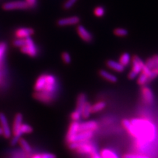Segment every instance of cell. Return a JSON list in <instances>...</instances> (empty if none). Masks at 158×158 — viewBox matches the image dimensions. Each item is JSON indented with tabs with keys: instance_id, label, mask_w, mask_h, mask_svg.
<instances>
[{
	"instance_id": "obj_1",
	"label": "cell",
	"mask_w": 158,
	"mask_h": 158,
	"mask_svg": "<svg viewBox=\"0 0 158 158\" xmlns=\"http://www.w3.org/2000/svg\"><path fill=\"white\" fill-rule=\"evenodd\" d=\"M122 125L128 134L135 138L140 147H146L156 140V126L147 118H135L131 120L125 118L122 121Z\"/></svg>"
},
{
	"instance_id": "obj_2",
	"label": "cell",
	"mask_w": 158,
	"mask_h": 158,
	"mask_svg": "<svg viewBox=\"0 0 158 158\" xmlns=\"http://www.w3.org/2000/svg\"><path fill=\"white\" fill-rule=\"evenodd\" d=\"M34 92H47L57 94L58 82L57 78L51 74H42L35 81L34 85Z\"/></svg>"
},
{
	"instance_id": "obj_3",
	"label": "cell",
	"mask_w": 158,
	"mask_h": 158,
	"mask_svg": "<svg viewBox=\"0 0 158 158\" xmlns=\"http://www.w3.org/2000/svg\"><path fill=\"white\" fill-rule=\"evenodd\" d=\"M69 149L75 151L79 154L82 155H92L97 152L95 146L90 142V140L76 142L69 144Z\"/></svg>"
},
{
	"instance_id": "obj_4",
	"label": "cell",
	"mask_w": 158,
	"mask_h": 158,
	"mask_svg": "<svg viewBox=\"0 0 158 158\" xmlns=\"http://www.w3.org/2000/svg\"><path fill=\"white\" fill-rule=\"evenodd\" d=\"M23 123V116L21 113H18L15 115L13 119V127H12V135L13 137L11 140V145L14 146L19 142L20 138L22 137V135L20 132L21 125Z\"/></svg>"
},
{
	"instance_id": "obj_5",
	"label": "cell",
	"mask_w": 158,
	"mask_h": 158,
	"mask_svg": "<svg viewBox=\"0 0 158 158\" xmlns=\"http://www.w3.org/2000/svg\"><path fill=\"white\" fill-rule=\"evenodd\" d=\"M132 68L130 72L128 73V78L130 80H134L138 77L139 74L142 72V69L145 65V62L143 61L140 57L138 56H133L131 59Z\"/></svg>"
},
{
	"instance_id": "obj_6",
	"label": "cell",
	"mask_w": 158,
	"mask_h": 158,
	"mask_svg": "<svg viewBox=\"0 0 158 158\" xmlns=\"http://www.w3.org/2000/svg\"><path fill=\"white\" fill-rule=\"evenodd\" d=\"M22 53L27 54L31 57H35L38 55V48L31 37L26 38V43L24 46L20 48Z\"/></svg>"
},
{
	"instance_id": "obj_7",
	"label": "cell",
	"mask_w": 158,
	"mask_h": 158,
	"mask_svg": "<svg viewBox=\"0 0 158 158\" xmlns=\"http://www.w3.org/2000/svg\"><path fill=\"white\" fill-rule=\"evenodd\" d=\"M56 94L47 92H34L33 97L36 100L44 103H50L56 98Z\"/></svg>"
},
{
	"instance_id": "obj_8",
	"label": "cell",
	"mask_w": 158,
	"mask_h": 158,
	"mask_svg": "<svg viewBox=\"0 0 158 158\" xmlns=\"http://www.w3.org/2000/svg\"><path fill=\"white\" fill-rule=\"evenodd\" d=\"M141 96L142 102L146 105L151 106L154 102V95L152 89L146 85L142 86L141 88Z\"/></svg>"
},
{
	"instance_id": "obj_9",
	"label": "cell",
	"mask_w": 158,
	"mask_h": 158,
	"mask_svg": "<svg viewBox=\"0 0 158 158\" xmlns=\"http://www.w3.org/2000/svg\"><path fill=\"white\" fill-rule=\"evenodd\" d=\"M0 126L3 131V136L9 139L12 136V130L10 127L9 121L3 113H0Z\"/></svg>"
},
{
	"instance_id": "obj_10",
	"label": "cell",
	"mask_w": 158,
	"mask_h": 158,
	"mask_svg": "<svg viewBox=\"0 0 158 158\" xmlns=\"http://www.w3.org/2000/svg\"><path fill=\"white\" fill-rule=\"evenodd\" d=\"M30 8L26 1H16L4 3L3 9L6 11H11L15 9H26Z\"/></svg>"
},
{
	"instance_id": "obj_11",
	"label": "cell",
	"mask_w": 158,
	"mask_h": 158,
	"mask_svg": "<svg viewBox=\"0 0 158 158\" xmlns=\"http://www.w3.org/2000/svg\"><path fill=\"white\" fill-rule=\"evenodd\" d=\"M94 131H79L77 134L72 138V140H71L70 142L69 143V144H71V143L76 142L90 140L94 136Z\"/></svg>"
},
{
	"instance_id": "obj_12",
	"label": "cell",
	"mask_w": 158,
	"mask_h": 158,
	"mask_svg": "<svg viewBox=\"0 0 158 158\" xmlns=\"http://www.w3.org/2000/svg\"><path fill=\"white\" fill-rule=\"evenodd\" d=\"M79 124H80V123L78 121H73L71 124L69 125L66 135V141L68 144L71 142L72 138L79 132Z\"/></svg>"
},
{
	"instance_id": "obj_13",
	"label": "cell",
	"mask_w": 158,
	"mask_h": 158,
	"mask_svg": "<svg viewBox=\"0 0 158 158\" xmlns=\"http://www.w3.org/2000/svg\"><path fill=\"white\" fill-rule=\"evenodd\" d=\"M99 128L98 123L96 121H88L80 123L79 124V131H94L95 132Z\"/></svg>"
},
{
	"instance_id": "obj_14",
	"label": "cell",
	"mask_w": 158,
	"mask_h": 158,
	"mask_svg": "<svg viewBox=\"0 0 158 158\" xmlns=\"http://www.w3.org/2000/svg\"><path fill=\"white\" fill-rule=\"evenodd\" d=\"M77 33L83 41L87 43H90L93 40L92 34L82 25H79L77 28Z\"/></svg>"
},
{
	"instance_id": "obj_15",
	"label": "cell",
	"mask_w": 158,
	"mask_h": 158,
	"mask_svg": "<svg viewBox=\"0 0 158 158\" xmlns=\"http://www.w3.org/2000/svg\"><path fill=\"white\" fill-rule=\"evenodd\" d=\"M80 22V18L77 16H73L70 17H66L59 19L57 24L59 27H65L69 25H75Z\"/></svg>"
},
{
	"instance_id": "obj_16",
	"label": "cell",
	"mask_w": 158,
	"mask_h": 158,
	"mask_svg": "<svg viewBox=\"0 0 158 158\" xmlns=\"http://www.w3.org/2000/svg\"><path fill=\"white\" fill-rule=\"evenodd\" d=\"M34 34V30L31 28H20L15 31V36L19 38H27Z\"/></svg>"
},
{
	"instance_id": "obj_17",
	"label": "cell",
	"mask_w": 158,
	"mask_h": 158,
	"mask_svg": "<svg viewBox=\"0 0 158 158\" xmlns=\"http://www.w3.org/2000/svg\"><path fill=\"white\" fill-rule=\"evenodd\" d=\"M106 65L109 68L117 73H122L124 71L125 69V67L121 65L119 62L115 61L114 60H111V59H110V60H108L107 61Z\"/></svg>"
},
{
	"instance_id": "obj_18",
	"label": "cell",
	"mask_w": 158,
	"mask_h": 158,
	"mask_svg": "<svg viewBox=\"0 0 158 158\" xmlns=\"http://www.w3.org/2000/svg\"><path fill=\"white\" fill-rule=\"evenodd\" d=\"M99 73H100V75L103 78H104L105 80L107 81L108 82L115 83L118 81V78L115 75H114L113 74L110 73L107 71L103 70V69H102V70H100V72H99Z\"/></svg>"
},
{
	"instance_id": "obj_19",
	"label": "cell",
	"mask_w": 158,
	"mask_h": 158,
	"mask_svg": "<svg viewBox=\"0 0 158 158\" xmlns=\"http://www.w3.org/2000/svg\"><path fill=\"white\" fill-rule=\"evenodd\" d=\"M100 155L102 158H119L116 153L112 150L108 148H103L100 153Z\"/></svg>"
},
{
	"instance_id": "obj_20",
	"label": "cell",
	"mask_w": 158,
	"mask_h": 158,
	"mask_svg": "<svg viewBox=\"0 0 158 158\" xmlns=\"http://www.w3.org/2000/svg\"><path fill=\"white\" fill-rule=\"evenodd\" d=\"M18 143L20 147H21V148L22 149V150L24 151V152L27 153V154H31V153L32 152L31 146L30 145L28 141L24 139V138H20Z\"/></svg>"
},
{
	"instance_id": "obj_21",
	"label": "cell",
	"mask_w": 158,
	"mask_h": 158,
	"mask_svg": "<svg viewBox=\"0 0 158 158\" xmlns=\"http://www.w3.org/2000/svg\"><path fill=\"white\" fill-rule=\"evenodd\" d=\"M145 65L151 70L158 67V55H154L148 58L145 62Z\"/></svg>"
},
{
	"instance_id": "obj_22",
	"label": "cell",
	"mask_w": 158,
	"mask_h": 158,
	"mask_svg": "<svg viewBox=\"0 0 158 158\" xmlns=\"http://www.w3.org/2000/svg\"><path fill=\"white\" fill-rule=\"evenodd\" d=\"M91 106L92 104L88 102V101L85 103L81 109V113H82V117L83 118H88L90 116L92 113V110H91Z\"/></svg>"
},
{
	"instance_id": "obj_23",
	"label": "cell",
	"mask_w": 158,
	"mask_h": 158,
	"mask_svg": "<svg viewBox=\"0 0 158 158\" xmlns=\"http://www.w3.org/2000/svg\"><path fill=\"white\" fill-rule=\"evenodd\" d=\"M106 107V103L103 101H99L92 105L91 110L92 113H98L104 110Z\"/></svg>"
},
{
	"instance_id": "obj_24",
	"label": "cell",
	"mask_w": 158,
	"mask_h": 158,
	"mask_svg": "<svg viewBox=\"0 0 158 158\" xmlns=\"http://www.w3.org/2000/svg\"><path fill=\"white\" fill-rule=\"evenodd\" d=\"M131 59L132 58L130 54L127 52H125L123 53L120 56L119 59H118V62L124 67H127L128 65H129V64L131 62Z\"/></svg>"
},
{
	"instance_id": "obj_25",
	"label": "cell",
	"mask_w": 158,
	"mask_h": 158,
	"mask_svg": "<svg viewBox=\"0 0 158 158\" xmlns=\"http://www.w3.org/2000/svg\"><path fill=\"white\" fill-rule=\"evenodd\" d=\"M87 96L85 93H81L78 96L77 100V107L76 109L81 111V109L85 103L87 102Z\"/></svg>"
},
{
	"instance_id": "obj_26",
	"label": "cell",
	"mask_w": 158,
	"mask_h": 158,
	"mask_svg": "<svg viewBox=\"0 0 158 158\" xmlns=\"http://www.w3.org/2000/svg\"><path fill=\"white\" fill-rule=\"evenodd\" d=\"M33 132V128L32 127L27 123H23L21 129H20V132H21V135H27V134H31Z\"/></svg>"
},
{
	"instance_id": "obj_27",
	"label": "cell",
	"mask_w": 158,
	"mask_h": 158,
	"mask_svg": "<svg viewBox=\"0 0 158 158\" xmlns=\"http://www.w3.org/2000/svg\"><path fill=\"white\" fill-rule=\"evenodd\" d=\"M7 46L5 42H0V64L2 62L3 59L6 55Z\"/></svg>"
},
{
	"instance_id": "obj_28",
	"label": "cell",
	"mask_w": 158,
	"mask_h": 158,
	"mask_svg": "<svg viewBox=\"0 0 158 158\" xmlns=\"http://www.w3.org/2000/svg\"><path fill=\"white\" fill-rule=\"evenodd\" d=\"M113 33H114L115 35L117 36H120V37H123V36H126L128 35V32L127 30L123 28H117L114 29L113 31Z\"/></svg>"
},
{
	"instance_id": "obj_29",
	"label": "cell",
	"mask_w": 158,
	"mask_h": 158,
	"mask_svg": "<svg viewBox=\"0 0 158 158\" xmlns=\"http://www.w3.org/2000/svg\"><path fill=\"white\" fill-rule=\"evenodd\" d=\"M82 117V113L80 110L75 109V110L73 111L71 114V118L74 121H79Z\"/></svg>"
},
{
	"instance_id": "obj_30",
	"label": "cell",
	"mask_w": 158,
	"mask_h": 158,
	"mask_svg": "<svg viewBox=\"0 0 158 158\" xmlns=\"http://www.w3.org/2000/svg\"><path fill=\"white\" fill-rule=\"evenodd\" d=\"M30 154L24 152V151H15L13 152L11 158H28Z\"/></svg>"
},
{
	"instance_id": "obj_31",
	"label": "cell",
	"mask_w": 158,
	"mask_h": 158,
	"mask_svg": "<svg viewBox=\"0 0 158 158\" xmlns=\"http://www.w3.org/2000/svg\"><path fill=\"white\" fill-rule=\"evenodd\" d=\"M26 43V38H17L13 42V45L15 47L21 48V47L24 46V44Z\"/></svg>"
},
{
	"instance_id": "obj_32",
	"label": "cell",
	"mask_w": 158,
	"mask_h": 158,
	"mask_svg": "<svg viewBox=\"0 0 158 158\" xmlns=\"http://www.w3.org/2000/svg\"><path fill=\"white\" fill-rule=\"evenodd\" d=\"M122 158H150V157L144 154H125L123 156Z\"/></svg>"
},
{
	"instance_id": "obj_33",
	"label": "cell",
	"mask_w": 158,
	"mask_h": 158,
	"mask_svg": "<svg viewBox=\"0 0 158 158\" xmlns=\"http://www.w3.org/2000/svg\"><path fill=\"white\" fill-rule=\"evenodd\" d=\"M94 15L96 17H102L104 15L105 9L102 6H98L94 9Z\"/></svg>"
},
{
	"instance_id": "obj_34",
	"label": "cell",
	"mask_w": 158,
	"mask_h": 158,
	"mask_svg": "<svg viewBox=\"0 0 158 158\" xmlns=\"http://www.w3.org/2000/svg\"><path fill=\"white\" fill-rule=\"evenodd\" d=\"M61 58L63 61L66 64H70L71 63V56L68 52H63L61 54Z\"/></svg>"
},
{
	"instance_id": "obj_35",
	"label": "cell",
	"mask_w": 158,
	"mask_h": 158,
	"mask_svg": "<svg viewBox=\"0 0 158 158\" xmlns=\"http://www.w3.org/2000/svg\"><path fill=\"white\" fill-rule=\"evenodd\" d=\"M77 0H67L63 4V8L65 9H71L74 5L76 3Z\"/></svg>"
},
{
	"instance_id": "obj_36",
	"label": "cell",
	"mask_w": 158,
	"mask_h": 158,
	"mask_svg": "<svg viewBox=\"0 0 158 158\" xmlns=\"http://www.w3.org/2000/svg\"><path fill=\"white\" fill-rule=\"evenodd\" d=\"M41 158H57V156L51 153H43L41 154Z\"/></svg>"
},
{
	"instance_id": "obj_37",
	"label": "cell",
	"mask_w": 158,
	"mask_h": 158,
	"mask_svg": "<svg viewBox=\"0 0 158 158\" xmlns=\"http://www.w3.org/2000/svg\"><path fill=\"white\" fill-rule=\"evenodd\" d=\"M30 7H34L37 5V0H26Z\"/></svg>"
},
{
	"instance_id": "obj_38",
	"label": "cell",
	"mask_w": 158,
	"mask_h": 158,
	"mask_svg": "<svg viewBox=\"0 0 158 158\" xmlns=\"http://www.w3.org/2000/svg\"><path fill=\"white\" fill-rule=\"evenodd\" d=\"M91 158H102V157H101L100 154H98V153L96 152L91 155Z\"/></svg>"
},
{
	"instance_id": "obj_39",
	"label": "cell",
	"mask_w": 158,
	"mask_h": 158,
	"mask_svg": "<svg viewBox=\"0 0 158 158\" xmlns=\"http://www.w3.org/2000/svg\"><path fill=\"white\" fill-rule=\"evenodd\" d=\"M30 158H41V154H34L30 157Z\"/></svg>"
},
{
	"instance_id": "obj_40",
	"label": "cell",
	"mask_w": 158,
	"mask_h": 158,
	"mask_svg": "<svg viewBox=\"0 0 158 158\" xmlns=\"http://www.w3.org/2000/svg\"><path fill=\"white\" fill-rule=\"evenodd\" d=\"M0 135H3V131L1 127H0Z\"/></svg>"
},
{
	"instance_id": "obj_41",
	"label": "cell",
	"mask_w": 158,
	"mask_h": 158,
	"mask_svg": "<svg viewBox=\"0 0 158 158\" xmlns=\"http://www.w3.org/2000/svg\"><path fill=\"white\" fill-rule=\"evenodd\" d=\"M157 70H158V67H157Z\"/></svg>"
}]
</instances>
